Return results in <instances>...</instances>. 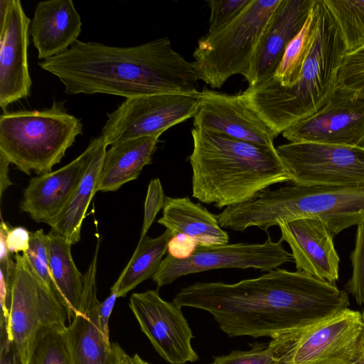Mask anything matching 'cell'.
<instances>
[{
	"label": "cell",
	"instance_id": "obj_1",
	"mask_svg": "<svg viewBox=\"0 0 364 364\" xmlns=\"http://www.w3.org/2000/svg\"><path fill=\"white\" fill-rule=\"evenodd\" d=\"M173 303L209 312L230 337L271 338L319 322L347 309L346 291L303 272L275 269L234 284L196 282Z\"/></svg>",
	"mask_w": 364,
	"mask_h": 364
},
{
	"label": "cell",
	"instance_id": "obj_2",
	"mask_svg": "<svg viewBox=\"0 0 364 364\" xmlns=\"http://www.w3.org/2000/svg\"><path fill=\"white\" fill-rule=\"evenodd\" d=\"M38 65L56 76L68 95L102 93L129 99L200 92L192 63L172 48L168 37L127 47L77 40Z\"/></svg>",
	"mask_w": 364,
	"mask_h": 364
},
{
	"label": "cell",
	"instance_id": "obj_3",
	"mask_svg": "<svg viewBox=\"0 0 364 364\" xmlns=\"http://www.w3.org/2000/svg\"><path fill=\"white\" fill-rule=\"evenodd\" d=\"M312 8L314 34L296 83L284 87L269 78L242 92L275 137L322 109L338 84L346 55L344 39L324 0H314Z\"/></svg>",
	"mask_w": 364,
	"mask_h": 364
},
{
	"label": "cell",
	"instance_id": "obj_4",
	"mask_svg": "<svg viewBox=\"0 0 364 364\" xmlns=\"http://www.w3.org/2000/svg\"><path fill=\"white\" fill-rule=\"evenodd\" d=\"M193 197L221 208L252 200L270 186L291 181L276 147L193 128Z\"/></svg>",
	"mask_w": 364,
	"mask_h": 364
},
{
	"label": "cell",
	"instance_id": "obj_5",
	"mask_svg": "<svg viewBox=\"0 0 364 364\" xmlns=\"http://www.w3.org/2000/svg\"><path fill=\"white\" fill-rule=\"evenodd\" d=\"M215 216L221 228L243 232L257 227L267 233L279 222L317 218L336 236L364 222V187L293 184L265 190Z\"/></svg>",
	"mask_w": 364,
	"mask_h": 364
},
{
	"label": "cell",
	"instance_id": "obj_6",
	"mask_svg": "<svg viewBox=\"0 0 364 364\" xmlns=\"http://www.w3.org/2000/svg\"><path fill=\"white\" fill-rule=\"evenodd\" d=\"M81 120L64 102L41 110L6 112L0 117V153L20 171L43 174L60 162L76 137Z\"/></svg>",
	"mask_w": 364,
	"mask_h": 364
},
{
	"label": "cell",
	"instance_id": "obj_7",
	"mask_svg": "<svg viewBox=\"0 0 364 364\" xmlns=\"http://www.w3.org/2000/svg\"><path fill=\"white\" fill-rule=\"evenodd\" d=\"M280 2L252 0L228 25L202 36L191 63L198 79L212 88H220L234 75L246 79L259 43Z\"/></svg>",
	"mask_w": 364,
	"mask_h": 364
},
{
	"label": "cell",
	"instance_id": "obj_8",
	"mask_svg": "<svg viewBox=\"0 0 364 364\" xmlns=\"http://www.w3.org/2000/svg\"><path fill=\"white\" fill-rule=\"evenodd\" d=\"M7 331L25 364H30L39 335L48 328L63 332L66 311L36 274L24 253L15 255Z\"/></svg>",
	"mask_w": 364,
	"mask_h": 364
},
{
	"label": "cell",
	"instance_id": "obj_9",
	"mask_svg": "<svg viewBox=\"0 0 364 364\" xmlns=\"http://www.w3.org/2000/svg\"><path fill=\"white\" fill-rule=\"evenodd\" d=\"M276 150L293 184L364 187V147L290 142Z\"/></svg>",
	"mask_w": 364,
	"mask_h": 364
},
{
	"label": "cell",
	"instance_id": "obj_10",
	"mask_svg": "<svg viewBox=\"0 0 364 364\" xmlns=\"http://www.w3.org/2000/svg\"><path fill=\"white\" fill-rule=\"evenodd\" d=\"M292 261L291 253L284 248L282 242H273L268 235L262 244L196 245L186 257L177 258L167 253L152 279L160 288L190 274L226 268H253L268 272Z\"/></svg>",
	"mask_w": 364,
	"mask_h": 364
},
{
	"label": "cell",
	"instance_id": "obj_11",
	"mask_svg": "<svg viewBox=\"0 0 364 364\" xmlns=\"http://www.w3.org/2000/svg\"><path fill=\"white\" fill-rule=\"evenodd\" d=\"M199 94L166 93L126 99L107 114L100 136L107 146L132 138L161 136L168 128L194 117Z\"/></svg>",
	"mask_w": 364,
	"mask_h": 364
},
{
	"label": "cell",
	"instance_id": "obj_12",
	"mask_svg": "<svg viewBox=\"0 0 364 364\" xmlns=\"http://www.w3.org/2000/svg\"><path fill=\"white\" fill-rule=\"evenodd\" d=\"M282 136L295 143L364 147V96L338 84L322 109L287 128Z\"/></svg>",
	"mask_w": 364,
	"mask_h": 364
},
{
	"label": "cell",
	"instance_id": "obj_13",
	"mask_svg": "<svg viewBox=\"0 0 364 364\" xmlns=\"http://www.w3.org/2000/svg\"><path fill=\"white\" fill-rule=\"evenodd\" d=\"M361 324L362 312L347 308L298 329L281 364H350Z\"/></svg>",
	"mask_w": 364,
	"mask_h": 364
},
{
	"label": "cell",
	"instance_id": "obj_14",
	"mask_svg": "<svg viewBox=\"0 0 364 364\" xmlns=\"http://www.w3.org/2000/svg\"><path fill=\"white\" fill-rule=\"evenodd\" d=\"M129 307L141 331L166 361L185 364L198 360L191 346L192 331L181 307L161 299L157 290L132 294Z\"/></svg>",
	"mask_w": 364,
	"mask_h": 364
},
{
	"label": "cell",
	"instance_id": "obj_15",
	"mask_svg": "<svg viewBox=\"0 0 364 364\" xmlns=\"http://www.w3.org/2000/svg\"><path fill=\"white\" fill-rule=\"evenodd\" d=\"M99 245L100 242L84 274L79 311L63 332L71 364H124L127 356L117 343L105 338L100 329L96 284Z\"/></svg>",
	"mask_w": 364,
	"mask_h": 364
},
{
	"label": "cell",
	"instance_id": "obj_16",
	"mask_svg": "<svg viewBox=\"0 0 364 364\" xmlns=\"http://www.w3.org/2000/svg\"><path fill=\"white\" fill-rule=\"evenodd\" d=\"M0 107L31 95L28 61L30 18L19 0L0 1Z\"/></svg>",
	"mask_w": 364,
	"mask_h": 364
},
{
	"label": "cell",
	"instance_id": "obj_17",
	"mask_svg": "<svg viewBox=\"0 0 364 364\" xmlns=\"http://www.w3.org/2000/svg\"><path fill=\"white\" fill-rule=\"evenodd\" d=\"M193 127L251 144L274 147L275 136L250 107L242 92L229 95L203 89L199 94Z\"/></svg>",
	"mask_w": 364,
	"mask_h": 364
},
{
	"label": "cell",
	"instance_id": "obj_18",
	"mask_svg": "<svg viewBox=\"0 0 364 364\" xmlns=\"http://www.w3.org/2000/svg\"><path fill=\"white\" fill-rule=\"evenodd\" d=\"M100 141V136L92 139L80 156L60 168L32 178L21 209L35 221L52 227L83 178Z\"/></svg>",
	"mask_w": 364,
	"mask_h": 364
},
{
	"label": "cell",
	"instance_id": "obj_19",
	"mask_svg": "<svg viewBox=\"0 0 364 364\" xmlns=\"http://www.w3.org/2000/svg\"><path fill=\"white\" fill-rule=\"evenodd\" d=\"M281 242L291 250L296 271L307 273L330 283L338 279L340 258L333 243V235L317 218H299L279 222Z\"/></svg>",
	"mask_w": 364,
	"mask_h": 364
},
{
	"label": "cell",
	"instance_id": "obj_20",
	"mask_svg": "<svg viewBox=\"0 0 364 364\" xmlns=\"http://www.w3.org/2000/svg\"><path fill=\"white\" fill-rule=\"evenodd\" d=\"M313 2L314 0H281L254 54L246 78L249 87L273 76L287 46L305 23Z\"/></svg>",
	"mask_w": 364,
	"mask_h": 364
},
{
	"label": "cell",
	"instance_id": "obj_21",
	"mask_svg": "<svg viewBox=\"0 0 364 364\" xmlns=\"http://www.w3.org/2000/svg\"><path fill=\"white\" fill-rule=\"evenodd\" d=\"M81 27L72 0L38 2L29 28L38 58L44 60L68 50L77 41Z\"/></svg>",
	"mask_w": 364,
	"mask_h": 364
},
{
	"label": "cell",
	"instance_id": "obj_22",
	"mask_svg": "<svg viewBox=\"0 0 364 364\" xmlns=\"http://www.w3.org/2000/svg\"><path fill=\"white\" fill-rule=\"evenodd\" d=\"M157 222L175 236L188 237L196 245H219L229 242L228 234L220 227L215 215L188 197H166L163 215Z\"/></svg>",
	"mask_w": 364,
	"mask_h": 364
},
{
	"label": "cell",
	"instance_id": "obj_23",
	"mask_svg": "<svg viewBox=\"0 0 364 364\" xmlns=\"http://www.w3.org/2000/svg\"><path fill=\"white\" fill-rule=\"evenodd\" d=\"M159 136L132 138L111 145L104 157L97 192L115 191L136 179L143 168L151 163Z\"/></svg>",
	"mask_w": 364,
	"mask_h": 364
},
{
	"label": "cell",
	"instance_id": "obj_24",
	"mask_svg": "<svg viewBox=\"0 0 364 364\" xmlns=\"http://www.w3.org/2000/svg\"><path fill=\"white\" fill-rule=\"evenodd\" d=\"M48 236L50 267L59 300L70 321L78 312L84 284V275L75 266L71 255L73 245L52 229Z\"/></svg>",
	"mask_w": 364,
	"mask_h": 364
},
{
	"label": "cell",
	"instance_id": "obj_25",
	"mask_svg": "<svg viewBox=\"0 0 364 364\" xmlns=\"http://www.w3.org/2000/svg\"><path fill=\"white\" fill-rule=\"evenodd\" d=\"M107 147L100 136V141L83 178L51 227L53 230L65 237L72 245L80 240L82 223L89 204L97 193L98 178Z\"/></svg>",
	"mask_w": 364,
	"mask_h": 364
},
{
	"label": "cell",
	"instance_id": "obj_26",
	"mask_svg": "<svg viewBox=\"0 0 364 364\" xmlns=\"http://www.w3.org/2000/svg\"><path fill=\"white\" fill-rule=\"evenodd\" d=\"M173 237L175 235L171 231L166 230L157 237L146 236L139 241L131 259L112 286L117 289V297L125 296L138 284L152 278L168 252V244Z\"/></svg>",
	"mask_w": 364,
	"mask_h": 364
},
{
	"label": "cell",
	"instance_id": "obj_27",
	"mask_svg": "<svg viewBox=\"0 0 364 364\" xmlns=\"http://www.w3.org/2000/svg\"><path fill=\"white\" fill-rule=\"evenodd\" d=\"M312 6L302 28L287 46L278 68L269 77L281 86L293 85L300 75L314 31L315 16Z\"/></svg>",
	"mask_w": 364,
	"mask_h": 364
},
{
	"label": "cell",
	"instance_id": "obj_28",
	"mask_svg": "<svg viewBox=\"0 0 364 364\" xmlns=\"http://www.w3.org/2000/svg\"><path fill=\"white\" fill-rule=\"evenodd\" d=\"M296 330L272 338L268 343H255L249 350H233L214 357L210 364H281L295 337Z\"/></svg>",
	"mask_w": 364,
	"mask_h": 364
},
{
	"label": "cell",
	"instance_id": "obj_29",
	"mask_svg": "<svg viewBox=\"0 0 364 364\" xmlns=\"http://www.w3.org/2000/svg\"><path fill=\"white\" fill-rule=\"evenodd\" d=\"M324 1L341 31L346 54L364 46V1Z\"/></svg>",
	"mask_w": 364,
	"mask_h": 364
},
{
	"label": "cell",
	"instance_id": "obj_30",
	"mask_svg": "<svg viewBox=\"0 0 364 364\" xmlns=\"http://www.w3.org/2000/svg\"><path fill=\"white\" fill-rule=\"evenodd\" d=\"M63 332L53 328L42 332L36 341L30 364H71Z\"/></svg>",
	"mask_w": 364,
	"mask_h": 364
},
{
	"label": "cell",
	"instance_id": "obj_31",
	"mask_svg": "<svg viewBox=\"0 0 364 364\" xmlns=\"http://www.w3.org/2000/svg\"><path fill=\"white\" fill-rule=\"evenodd\" d=\"M24 254L38 277L59 300L50 267L48 236L42 229L31 232L29 248Z\"/></svg>",
	"mask_w": 364,
	"mask_h": 364
},
{
	"label": "cell",
	"instance_id": "obj_32",
	"mask_svg": "<svg viewBox=\"0 0 364 364\" xmlns=\"http://www.w3.org/2000/svg\"><path fill=\"white\" fill-rule=\"evenodd\" d=\"M350 259L353 273L345 290L353 295L358 304H364V222L357 225L355 243Z\"/></svg>",
	"mask_w": 364,
	"mask_h": 364
},
{
	"label": "cell",
	"instance_id": "obj_33",
	"mask_svg": "<svg viewBox=\"0 0 364 364\" xmlns=\"http://www.w3.org/2000/svg\"><path fill=\"white\" fill-rule=\"evenodd\" d=\"M252 0H209L210 9L209 30L215 32L228 25L237 17L250 4Z\"/></svg>",
	"mask_w": 364,
	"mask_h": 364
},
{
	"label": "cell",
	"instance_id": "obj_34",
	"mask_svg": "<svg viewBox=\"0 0 364 364\" xmlns=\"http://www.w3.org/2000/svg\"><path fill=\"white\" fill-rule=\"evenodd\" d=\"M165 196L161 183L159 178L152 179L147 188L144 202V214L139 241L146 236V233L154 223L159 212L164 208Z\"/></svg>",
	"mask_w": 364,
	"mask_h": 364
},
{
	"label": "cell",
	"instance_id": "obj_35",
	"mask_svg": "<svg viewBox=\"0 0 364 364\" xmlns=\"http://www.w3.org/2000/svg\"><path fill=\"white\" fill-rule=\"evenodd\" d=\"M16 262L10 257L0 261V302L1 311L8 318L11 303V292Z\"/></svg>",
	"mask_w": 364,
	"mask_h": 364
},
{
	"label": "cell",
	"instance_id": "obj_36",
	"mask_svg": "<svg viewBox=\"0 0 364 364\" xmlns=\"http://www.w3.org/2000/svg\"><path fill=\"white\" fill-rule=\"evenodd\" d=\"M364 73V46L345 55L338 74V84L344 85Z\"/></svg>",
	"mask_w": 364,
	"mask_h": 364
},
{
	"label": "cell",
	"instance_id": "obj_37",
	"mask_svg": "<svg viewBox=\"0 0 364 364\" xmlns=\"http://www.w3.org/2000/svg\"><path fill=\"white\" fill-rule=\"evenodd\" d=\"M0 364H25L10 340L7 331V317L0 316Z\"/></svg>",
	"mask_w": 364,
	"mask_h": 364
},
{
	"label": "cell",
	"instance_id": "obj_38",
	"mask_svg": "<svg viewBox=\"0 0 364 364\" xmlns=\"http://www.w3.org/2000/svg\"><path fill=\"white\" fill-rule=\"evenodd\" d=\"M31 232L23 227L10 228L6 233V245L10 253H25L30 245Z\"/></svg>",
	"mask_w": 364,
	"mask_h": 364
},
{
	"label": "cell",
	"instance_id": "obj_39",
	"mask_svg": "<svg viewBox=\"0 0 364 364\" xmlns=\"http://www.w3.org/2000/svg\"><path fill=\"white\" fill-rule=\"evenodd\" d=\"M117 297V289L112 287L109 296L100 303L99 306V322L101 331L105 338L109 341V320Z\"/></svg>",
	"mask_w": 364,
	"mask_h": 364
},
{
	"label": "cell",
	"instance_id": "obj_40",
	"mask_svg": "<svg viewBox=\"0 0 364 364\" xmlns=\"http://www.w3.org/2000/svg\"><path fill=\"white\" fill-rule=\"evenodd\" d=\"M350 364H364V312H362L360 332Z\"/></svg>",
	"mask_w": 364,
	"mask_h": 364
},
{
	"label": "cell",
	"instance_id": "obj_41",
	"mask_svg": "<svg viewBox=\"0 0 364 364\" xmlns=\"http://www.w3.org/2000/svg\"><path fill=\"white\" fill-rule=\"evenodd\" d=\"M11 162L9 159L0 153V195L2 196L3 193L11 185V182L9 178V165Z\"/></svg>",
	"mask_w": 364,
	"mask_h": 364
},
{
	"label": "cell",
	"instance_id": "obj_42",
	"mask_svg": "<svg viewBox=\"0 0 364 364\" xmlns=\"http://www.w3.org/2000/svg\"><path fill=\"white\" fill-rule=\"evenodd\" d=\"M342 86L355 90L364 96V73Z\"/></svg>",
	"mask_w": 364,
	"mask_h": 364
},
{
	"label": "cell",
	"instance_id": "obj_43",
	"mask_svg": "<svg viewBox=\"0 0 364 364\" xmlns=\"http://www.w3.org/2000/svg\"><path fill=\"white\" fill-rule=\"evenodd\" d=\"M124 364H149L141 358L139 355L135 354L132 357L127 355L124 360Z\"/></svg>",
	"mask_w": 364,
	"mask_h": 364
}]
</instances>
